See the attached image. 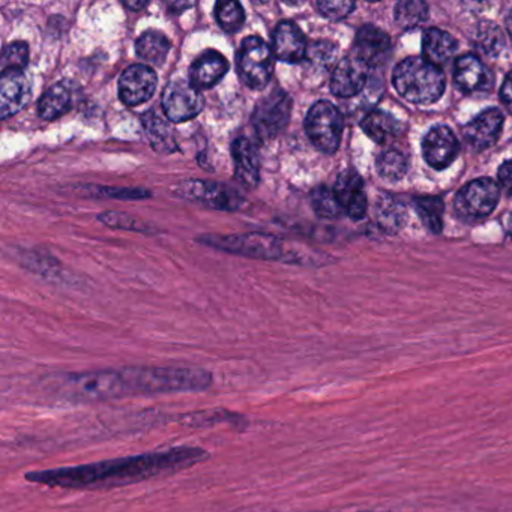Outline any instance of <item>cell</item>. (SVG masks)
Here are the masks:
<instances>
[{
	"label": "cell",
	"mask_w": 512,
	"mask_h": 512,
	"mask_svg": "<svg viewBox=\"0 0 512 512\" xmlns=\"http://www.w3.org/2000/svg\"><path fill=\"white\" fill-rule=\"evenodd\" d=\"M52 394L73 403H103L143 395L203 392L214 385L211 371L190 367H124L56 373L46 377Z\"/></svg>",
	"instance_id": "6da1fadb"
},
{
	"label": "cell",
	"mask_w": 512,
	"mask_h": 512,
	"mask_svg": "<svg viewBox=\"0 0 512 512\" xmlns=\"http://www.w3.org/2000/svg\"><path fill=\"white\" fill-rule=\"evenodd\" d=\"M211 458L200 446H175L164 451L143 452L113 460L56 469L32 470L25 475L31 484L64 490H112L191 469Z\"/></svg>",
	"instance_id": "7a4b0ae2"
},
{
	"label": "cell",
	"mask_w": 512,
	"mask_h": 512,
	"mask_svg": "<svg viewBox=\"0 0 512 512\" xmlns=\"http://www.w3.org/2000/svg\"><path fill=\"white\" fill-rule=\"evenodd\" d=\"M394 86L409 103L433 104L445 92V74L424 58H407L395 67Z\"/></svg>",
	"instance_id": "3957f363"
},
{
	"label": "cell",
	"mask_w": 512,
	"mask_h": 512,
	"mask_svg": "<svg viewBox=\"0 0 512 512\" xmlns=\"http://www.w3.org/2000/svg\"><path fill=\"white\" fill-rule=\"evenodd\" d=\"M203 244L227 253L251 257V259L283 260L284 248L281 239L268 233H245V235L203 236Z\"/></svg>",
	"instance_id": "277c9868"
},
{
	"label": "cell",
	"mask_w": 512,
	"mask_h": 512,
	"mask_svg": "<svg viewBox=\"0 0 512 512\" xmlns=\"http://www.w3.org/2000/svg\"><path fill=\"white\" fill-rule=\"evenodd\" d=\"M239 79L251 89H263L271 80L275 68V55L271 47L259 37L242 41L238 52Z\"/></svg>",
	"instance_id": "5b68a950"
},
{
	"label": "cell",
	"mask_w": 512,
	"mask_h": 512,
	"mask_svg": "<svg viewBox=\"0 0 512 512\" xmlns=\"http://www.w3.org/2000/svg\"><path fill=\"white\" fill-rule=\"evenodd\" d=\"M343 116L329 101H319L305 118L308 139L323 154H334L343 137Z\"/></svg>",
	"instance_id": "8992f818"
},
{
	"label": "cell",
	"mask_w": 512,
	"mask_h": 512,
	"mask_svg": "<svg viewBox=\"0 0 512 512\" xmlns=\"http://www.w3.org/2000/svg\"><path fill=\"white\" fill-rule=\"evenodd\" d=\"M500 191L488 178L476 179L464 185L455 196L454 208L461 220L475 223L484 220L496 208Z\"/></svg>",
	"instance_id": "52a82bcc"
},
{
	"label": "cell",
	"mask_w": 512,
	"mask_h": 512,
	"mask_svg": "<svg viewBox=\"0 0 512 512\" xmlns=\"http://www.w3.org/2000/svg\"><path fill=\"white\" fill-rule=\"evenodd\" d=\"M292 98L283 89L275 88L257 103L251 124L262 140L274 139L289 124Z\"/></svg>",
	"instance_id": "ba28073f"
},
{
	"label": "cell",
	"mask_w": 512,
	"mask_h": 512,
	"mask_svg": "<svg viewBox=\"0 0 512 512\" xmlns=\"http://www.w3.org/2000/svg\"><path fill=\"white\" fill-rule=\"evenodd\" d=\"M203 106L202 92L187 80H173L164 89L163 109L169 121H190L202 112Z\"/></svg>",
	"instance_id": "9c48e42d"
},
{
	"label": "cell",
	"mask_w": 512,
	"mask_h": 512,
	"mask_svg": "<svg viewBox=\"0 0 512 512\" xmlns=\"http://www.w3.org/2000/svg\"><path fill=\"white\" fill-rule=\"evenodd\" d=\"M175 190L185 199L203 203L209 208L220 209V211H236L244 203L238 191L217 182L187 181L179 184Z\"/></svg>",
	"instance_id": "30bf717a"
},
{
	"label": "cell",
	"mask_w": 512,
	"mask_h": 512,
	"mask_svg": "<svg viewBox=\"0 0 512 512\" xmlns=\"http://www.w3.org/2000/svg\"><path fill=\"white\" fill-rule=\"evenodd\" d=\"M158 76L148 65H131L119 79V98L125 106L136 107L151 100Z\"/></svg>",
	"instance_id": "8fae6325"
},
{
	"label": "cell",
	"mask_w": 512,
	"mask_h": 512,
	"mask_svg": "<svg viewBox=\"0 0 512 512\" xmlns=\"http://www.w3.org/2000/svg\"><path fill=\"white\" fill-rule=\"evenodd\" d=\"M458 151H460V145L457 137L445 125L431 128L422 143L425 161L436 170L451 166L457 158Z\"/></svg>",
	"instance_id": "7c38bea8"
},
{
	"label": "cell",
	"mask_w": 512,
	"mask_h": 512,
	"mask_svg": "<svg viewBox=\"0 0 512 512\" xmlns=\"http://www.w3.org/2000/svg\"><path fill=\"white\" fill-rule=\"evenodd\" d=\"M335 197L340 203L343 212L352 220H361L367 214V194L364 190V181L355 170H344L338 176L334 188Z\"/></svg>",
	"instance_id": "4fadbf2b"
},
{
	"label": "cell",
	"mask_w": 512,
	"mask_h": 512,
	"mask_svg": "<svg viewBox=\"0 0 512 512\" xmlns=\"http://www.w3.org/2000/svg\"><path fill=\"white\" fill-rule=\"evenodd\" d=\"M352 53L368 68L379 67L385 64L391 55V40L382 29L365 25L356 35Z\"/></svg>",
	"instance_id": "5bb4252c"
},
{
	"label": "cell",
	"mask_w": 512,
	"mask_h": 512,
	"mask_svg": "<svg viewBox=\"0 0 512 512\" xmlns=\"http://www.w3.org/2000/svg\"><path fill=\"white\" fill-rule=\"evenodd\" d=\"M31 100V85L23 71H5L0 77V118L8 119L25 109Z\"/></svg>",
	"instance_id": "9a60e30c"
},
{
	"label": "cell",
	"mask_w": 512,
	"mask_h": 512,
	"mask_svg": "<svg viewBox=\"0 0 512 512\" xmlns=\"http://www.w3.org/2000/svg\"><path fill=\"white\" fill-rule=\"evenodd\" d=\"M368 67L355 55L346 56L338 62L331 77L332 94L340 98L358 95L367 83Z\"/></svg>",
	"instance_id": "2e32d148"
},
{
	"label": "cell",
	"mask_w": 512,
	"mask_h": 512,
	"mask_svg": "<svg viewBox=\"0 0 512 512\" xmlns=\"http://www.w3.org/2000/svg\"><path fill=\"white\" fill-rule=\"evenodd\" d=\"M272 52L275 59L284 64H299L304 61L308 52L304 32L290 20H283L275 29Z\"/></svg>",
	"instance_id": "e0dca14e"
},
{
	"label": "cell",
	"mask_w": 512,
	"mask_h": 512,
	"mask_svg": "<svg viewBox=\"0 0 512 512\" xmlns=\"http://www.w3.org/2000/svg\"><path fill=\"white\" fill-rule=\"evenodd\" d=\"M502 127L503 115L499 109L484 110L464 127V137L473 148L484 151L499 140Z\"/></svg>",
	"instance_id": "ac0fdd59"
},
{
	"label": "cell",
	"mask_w": 512,
	"mask_h": 512,
	"mask_svg": "<svg viewBox=\"0 0 512 512\" xmlns=\"http://www.w3.org/2000/svg\"><path fill=\"white\" fill-rule=\"evenodd\" d=\"M454 80L458 89L466 94L487 92L493 86V77H491L490 71L473 55H464L457 59Z\"/></svg>",
	"instance_id": "d6986e66"
},
{
	"label": "cell",
	"mask_w": 512,
	"mask_h": 512,
	"mask_svg": "<svg viewBox=\"0 0 512 512\" xmlns=\"http://www.w3.org/2000/svg\"><path fill=\"white\" fill-rule=\"evenodd\" d=\"M227 71V59L217 50H208L191 65L190 80L197 89H209L220 83Z\"/></svg>",
	"instance_id": "ffe728a7"
},
{
	"label": "cell",
	"mask_w": 512,
	"mask_h": 512,
	"mask_svg": "<svg viewBox=\"0 0 512 512\" xmlns=\"http://www.w3.org/2000/svg\"><path fill=\"white\" fill-rule=\"evenodd\" d=\"M235 176L245 188H254L259 184L260 164L256 148L250 140L239 137L232 146Z\"/></svg>",
	"instance_id": "44dd1931"
},
{
	"label": "cell",
	"mask_w": 512,
	"mask_h": 512,
	"mask_svg": "<svg viewBox=\"0 0 512 512\" xmlns=\"http://www.w3.org/2000/svg\"><path fill=\"white\" fill-rule=\"evenodd\" d=\"M374 218L386 233H397L406 226L407 209L398 197L382 194L374 206Z\"/></svg>",
	"instance_id": "7402d4cb"
},
{
	"label": "cell",
	"mask_w": 512,
	"mask_h": 512,
	"mask_svg": "<svg viewBox=\"0 0 512 512\" xmlns=\"http://www.w3.org/2000/svg\"><path fill=\"white\" fill-rule=\"evenodd\" d=\"M455 50H457V41L448 32L437 28H431L425 32L422 40L425 61L439 67L454 56Z\"/></svg>",
	"instance_id": "603a6c76"
},
{
	"label": "cell",
	"mask_w": 512,
	"mask_h": 512,
	"mask_svg": "<svg viewBox=\"0 0 512 512\" xmlns=\"http://www.w3.org/2000/svg\"><path fill=\"white\" fill-rule=\"evenodd\" d=\"M143 128H145L146 136L151 142L152 148L160 154H172L176 149L175 134L169 122L158 115L155 110H149L143 116Z\"/></svg>",
	"instance_id": "cb8c5ba5"
},
{
	"label": "cell",
	"mask_w": 512,
	"mask_h": 512,
	"mask_svg": "<svg viewBox=\"0 0 512 512\" xmlns=\"http://www.w3.org/2000/svg\"><path fill=\"white\" fill-rule=\"evenodd\" d=\"M188 427H212L217 424H230L238 430L248 427V419L242 413L230 412L226 409L200 410V412L184 413L176 419Z\"/></svg>",
	"instance_id": "d4e9b609"
},
{
	"label": "cell",
	"mask_w": 512,
	"mask_h": 512,
	"mask_svg": "<svg viewBox=\"0 0 512 512\" xmlns=\"http://www.w3.org/2000/svg\"><path fill=\"white\" fill-rule=\"evenodd\" d=\"M170 41L158 31H148L140 35L136 43V52L140 59L151 65H161L169 56Z\"/></svg>",
	"instance_id": "484cf974"
},
{
	"label": "cell",
	"mask_w": 512,
	"mask_h": 512,
	"mask_svg": "<svg viewBox=\"0 0 512 512\" xmlns=\"http://www.w3.org/2000/svg\"><path fill=\"white\" fill-rule=\"evenodd\" d=\"M361 128L373 142L379 145L389 142L398 134L397 121L389 113L380 112V110L368 113L362 119Z\"/></svg>",
	"instance_id": "4316f807"
},
{
	"label": "cell",
	"mask_w": 512,
	"mask_h": 512,
	"mask_svg": "<svg viewBox=\"0 0 512 512\" xmlns=\"http://www.w3.org/2000/svg\"><path fill=\"white\" fill-rule=\"evenodd\" d=\"M71 106V94L67 86H52L49 91L44 92L38 103V115L44 121H55L59 116L64 115Z\"/></svg>",
	"instance_id": "83f0119b"
},
{
	"label": "cell",
	"mask_w": 512,
	"mask_h": 512,
	"mask_svg": "<svg viewBox=\"0 0 512 512\" xmlns=\"http://www.w3.org/2000/svg\"><path fill=\"white\" fill-rule=\"evenodd\" d=\"M415 209L418 212L424 226L433 233H440L442 230L443 200L434 196L416 197Z\"/></svg>",
	"instance_id": "f1b7e54d"
},
{
	"label": "cell",
	"mask_w": 512,
	"mask_h": 512,
	"mask_svg": "<svg viewBox=\"0 0 512 512\" xmlns=\"http://www.w3.org/2000/svg\"><path fill=\"white\" fill-rule=\"evenodd\" d=\"M407 169H409V163H407L406 155L395 151V149L382 152L377 158V172L386 181H400L406 176Z\"/></svg>",
	"instance_id": "f546056e"
},
{
	"label": "cell",
	"mask_w": 512,
	"mask_h": 512,
	"mask_svg": "<svg viewBox=\"0 0 512 512\" xmlns=\"http://www.w3.org/2000/svg\"><path fill=\"white\" fill-rule=\"evenodd\" d=\"M215 19L220 23L221 29L230 34H235L244 26L245 13L244 8L235 0H227V2H218L215 5Z\"/></svg>",
	"instance_id": "4dcf8cb0"
},
{
	"label": "cell",
	"mask_w": 512,
	"mask_h": 512,
	"mask_svg": "<svg viewBox=\"0 0 512 512\" xmlns=\"http://www.w3.org/2000/svg\"><path fill=\"white\" fill-rule=\"evenodd\" d=\"M476 46H478L479 52L482 55L494 58L505 47L503 32L493 23H482L479 26L478 34H476Z\"/></svg>",
	"instance_id": "1f68e13d"
},
{
	"label": "cell",
	"mask_w": 512,
	"mask_h": 512,
	"mask_svg": "<svg viewBox=\"0 0 512 512\" xmlns=\"http://www.w3.org/2000/svg\"><path fill=\"white\" fill-rule=\"evenodd\" d=\"M428 19V7L419 0L400 2L395 8V20L404 29H413Z\"/></svg>",
	"instance_id": "d6a6232c"
},
{
	"label": "cell",
	"mask_w": 512,
	"mask_h": 512,
	"mask_svg": "<svg viewBox=\"0 0 512 512\" xmlns=\"http://www.w3.org/2000/svg\"><path fill=\"white\" fill-rule=\"evenodd\" d=\"M314 212L322 218H338L343 212L334 191L319 187L311 193Z\"/></svg>",
	"instance_id": "836d02e7"
},
{
	"label": "cell",
	"mask_w": 512,
	"mask_h": 512,
	"mask_svg": "<svg viewBox=\"0 0 512 512\" xmlns=\"http://www.w3.org/2000/svg\"><path fill=\"white\" fill-rule=\"evenodd\" d=\"M29 62V47L23 41L8 44L2 53V62H0V70L5 71H23Z\"/></svg>",
	"instance_id": "e575fe53"
},
{
	"label": "cell",
	"mask_w": 512,
	"mask_h": 512,
	"mask_svg": "<svg viewBox=\"0 0 512 512\" xmlns=\"http://www.w3.org/2000/svg\"><path fill=\"white\" fill-rule=\"evenodd\" d=\"M316 7L326 19L341 20L352 13L355 4L353 2H317Z\"/></svg>",
	"instance_id": "d590c367"
},
{
	"label": "cell",
	"mask_w": 512,
	"mask_h": 512,
	"mask_svg": "<svg viewBox=\"0 0 512 512\" xmlns=\"http://www.w3.org/2000/svg\"><path fill=\"white\" fill-rule=\"evenodd\" d=\"M100 220L107 224V226L119 227V229L140 230V232H145L146 230L145 224L128 217V215L116 214V212L100 215Z\"/></svg>",
	"instance_id": "8d00e7d4"
},
{
	"label": "cell",
	"mask_w": 512,
	"mask_h": 512,
	"mask_svg": "<svg viewBox=\"0 0 512 512\" xmlns=\"http://www.w3.org/2000/svg\"><path fill=\"white\" fill-rule=\"evenodd\" d=\"M334 55L335 47L329 43H314L307 52V56L311 61L322 62V64L331 61Z\"/></svg>",
	"instance_id": "74e56055"
},
{
	"label": "cell",
	"mask_w": 512,
	"mask_h": 512,
	"mask_svg": "<svg viewBox=\"0 0 512 512\" xmlns=\"http://www.w3.org/2000/svg\"><path fill=\"white\" fill-rule=\"evenodd\" d=\"M499 181L503 190H505L509 196H512V161H506V163L500 166Z\"/></svg>",
	"instance_id": "f35d334b"
},
{
	"label": "cell",
	"mask_w": 512,
	"mask_h": 512,
	"mask_svg": "<svg viewBox=\"0 0 512 512\" xmlns=\"http://www.w3.org/2000/svg\"><path fill=\"white\" fill-rule=\"evenodd\" d=\"M500 97H502V103L505 104L506 109L512 115V73L506 76L502 91H500Z\"/></svg>",
	"instance_id": "ab89813d"
},
{
	"label": "cell",
	"mask_w": 512,
	"mask_h": 512,
	"mask_svg": "<svg viewBox=\"0 0 512 512\" xmlns=\"http://www.w3.org/2000/svg\"><path fill=\"white\" fill-rule=\"evenodd\" d=\"M148 4H136V2H125V7L131 8V10H142Z\"/></svg>",
	"instance_id": "60d3db41"
},
{
	"label": "cell",
	"mask_w": 512,
	"mask_h": 512,
	"mask_svg": "<svg viewBox=\"0 0 512 512\" xmlns=\"http://www.w3.org/2000/svg\"><path fill=\"white\" fill-rule=\"evenodd\" d=\"M506 25H508L509 32L512 34V10L511 13L508 14V17H506Z\"/></svg>",
	"instance_id": "b9f144b4"
},
{
	"label": "cell",
	"mask_w": 512,
	"mask_h": 512,
	"mask_svg": "<svg viewBox=\"0 0 512 512\" xmlns=\"http://www.w3.org/2000/svg\"><path fill=\"white\" fill-rule=\"evenodd\" d=\"M508 232H509V236H511V238H512V214H511V217H509Z\"/></svg>",
	"instance_id": "7bdbcfd3"
},
{
	"label": "cell",
	"mask_w": 512,
	"mask_h": 512,
	"mask_svg": "<svg viewBox=\"0 0 512 512\" xmlns=\"http://www.w3.org/2000/svg\"><path fill=\"white\" fill-rule=\"evenodd\" d=\"M362 512H371V511H362Z\"/></svg>",
	"instance_id": "ee69618b"
}]
</instances>
